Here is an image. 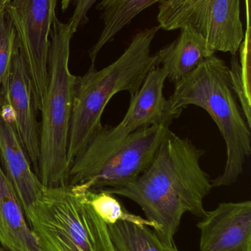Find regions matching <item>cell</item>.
Listing matches in <instances>:
<instances>
[{
  "mask_svg": "<svg viewBox=\"0 0 251 251\" xmlns=\"http://www.w3.org/2000/svg\"><path fill=\"white\" fill-rule=\"evenodd\" d=\"M159 25L135 34L122 55L101 70L91 63L86 73L77 77L68 140L69 168L94 135L103 128L101 118L108 103L119 92L133 97L153 68L159 66L151 44Z\"/></svg>",
  "mask_w": 251,
  "mask_h": 251,
  "instance_id": "obj_2",
  "label": "cell"
},
{
  "mask_svg": "<svg viewBox=\"0 0 251 251\" xmlns=\"http://www.w3.org/2000/svg\"><path fill=\"white\" fill-rule=\"evenodd\" d=\"M16 44V35L5 9L0 8V88L7 80Z\"/></svg>",
  "mask_w": 251,
  "mask_h": 251,
  "instance_id": "obj_19",
  "label": "cell"
},
{
  "mask_svg": "<svg viewBox=\"0 0 251 251\" xmlns=\"http://www.w3.org/2000/svg\"><path fill=\"white\" fill-rule=\"evenodd\" d=\"M117 251H180L176 246L165 244L153 230L146 226L119 221L109 226Z\"/></svg>",
  "mask_w": 251,
  "mask_h": 251,
  "instance_id": "obj_16",
  "label": "cell"
},
{
  "mask_svg": "<svg viewBox=\"0 0 251 251\" xmlns=\"http://www.w3.org/2000/svg\"><path fill=\"white\" fill-rule=\"evenodd\" d=\"M165 0H101L97 4V10L101 11L100 18L103 21V27L97 42L88 51L91 63L94 64L102 49L131 23L143 10L156 3Z\"/></svg>",
  "mask_w": 251,
  "mask_h": 251,
  "instance_id": "obj_15",
  "label": "cell"
},
{
  "mask_svg": "<svg viewBox=\"0 0 251 251\" xmlns=\"http://www.w3.org/2000/svg\"><path fill=\"white\" fill-rule=\"evenodd\" d=\"M169 130L103 126L71 164L68 184L97 190L130 185L150 166Z\"/></svg>",
  "mask_w": 251,
  "mask_h": 251,
  "instance_id": "obj_4",
  "label": "cell"
},
{
  "mask_svg": "<svg viewBox=\"0 0 251 251\" xmlns=\"http://www.w3.org/2000/svg\"><path fill=\"white\" fill-rule=\"evenodd\" d=\"M180 29L179 36L156 53L159 66L166 72L167 79L174 84L187 77L215 54L204 37L193 26L186 25Z\"/></svg>",
  "mask_w": 251,
  "mask_h": 251,
  "instance_id": "obj_13",
  "label": "cell"
},
{
  "mask_svg": "<svg viewBox=\"0 0 251 251\" xmlns=\"http://www.w3.org/2000/svg\"><path fill=\"white\" fill-rule=\"evenodd\" d=\"M157 21L166 31L190 25L215 53L237 54L244 39L240 0H165L159 6Z\"/></svg>",
  "mask_w": 251,
  "mask_h": 251,
  "instance_id": "obj_7",
  "label": "cell"
},
{
  "mask_svg": "<svg viewBox=\"0 0 251 251\" xmlns=\"http://www.w3.org/2000/svg\"><path fill=\"white\" fill-rule=\"evenodd\" d=\"M86 187H46L27 215L41 251H117L109 226L93 209Z\"/></svg>",
  "mask_w": 251,
  "mask_h": 251,
  "instance_id": "obj_6",
  "label": "cell"
},
{
  "mask_svg": "<svg viewBox=\"0 0 251 251\" xmlns=\"http://www.w3.org/2000/svg\"><path fill=\"white\" fill-rule=\"evenodd\" d=\"M204 153L191 140L169 130L153 162L135 181L104 190L135 202L146 219L156 226L160 240L175 246L174 237L184 214L201 218L206 212L203 201L213 187L200 165Z\"/></svg>",
  "mask_w": 251,
  "mask_h": 251,
  "instance_id": "obj_1",
  "label": "cell"
},
{
  "mask_svg": "<svg viewBox=\"0 0 251 251\" xmlns=\"http://www.w3.org/2000/svg\"><path fill=\"white\" fill-rule=\"evenodd\" d=\"M0 251H6L5 250H4V249H3L2 247H1V246H0Z\"/></svg>",
  "mask_w": 251,
  "mask_h": 251,
  "instance_id": "obj_22",
  "label": "cell"
},
{
  "mask_svg": "<svg viewBox=\"0 0 251 251\" xmlns=\"http://www.w3.org/2000/svg\"><path fill=\"white\" fill-rule=\"evenodd\" d=\"M69 24L55 19L50 35L48 84L40 112L39 178L46 187L67 185L68 140L77 77L69 69Z\"/></svg>",
  "mask_w": 251,
  "mask_h": 251,
  "instance_id": "obj_5",
  "label": "cell"
},
{
  "mask_svg": "<svg viewBox=\"0 0 251 251\" xmlns=\"http://www.w3.org/2000/svg\"><path fill=\"white\" fill-rule=\"evenodd\" d=\"M0 99L13 116L16 132L28 153L31 165L39 177L40 125L33 88L23 54L16 44L7 80L0 88Z\"/></svg>",
  "mask_w": 251,
  "mask_h": 251,
  "instance_id": "obj_9",
  "label": "cell"
},
{
  "mask_svg": "<svg viewBox=\"0 0 251 251\" xmlns=\"http://www.w3.org/2000/svg\"><path fill=\"white\" fill-rule=\"evenodd\" d=\"M11 0H0V8H4Z\"/></svg>",
  "mask_w": 251,
  "mask_h": 251,
  "instance_id": "obj_21",
  "label": "cell"
},
{
  "mask_svg": "<svg viewBox=\"0 0 251 251\" xmlns=\"http://www.w3.org/2000/svg\"><path fill=\"white\" fill-rule=\"evenodd\" d=\"M85 195L93 209L108 226L113 225L119 221L132 223L137 225L146 226L156 231V226L146 218L128 212L114 195L104 190H93L86 187Z\"/></svg>",
  "mask_w": 251,
  "mask_h": 251,
  "instance_id": "obj_18",
  "label": "cell"
},
{
  "mask_svg": "<svg viewBox=\"0 0 251 251\" xmlns=\"http://www.w3.org/2000/svg\"><path fill=\"white\" fill-rule=\"evenodd\" d=\"M0 246L7 251H41L14 189L0 163Z\"/></svg>",
  "mask_w": 251,
  "mask_h": 251,
  "instance_id": "obj_14",
  "label": "cell"
},
{
  "mask_svg": "<svg viewBox=\"0 0 251 251\" xmlns=\"http://www.w3.org/2000/svg\"><path fill=\"white\" fill-rule=\"evenodd\" d=\"M197 226L200 251H251V201L221 203Z\"/></svg>",
  "mask_w": 251,
  "mask_h": 251,
  "instance_id": "obj_11",
  "label": "cell"
},
{
  "mask_svg": "<svg viewBox=\"0 0 251 251\" xmlns=\"http://www.w3.org/2000/svg\"><path fill=\"white\" fill-rule=\"evenodd\" d=\"M167 75L163 68L156 66L147 74L139 91L131 97L129 107L121 128L128 132L152 126L169 128L182 113L164 95Z\"/></svg>",
  "mask_w": 251,
  "mask_h": 251,
  "instance_id": "obj_12",
  "label": "cell"
},
{
  "mask_svg": "<svg viewBox=\"0 0 251 251\" xmlns=\"http://www.w3.org/2000/svg\"><path fill=\"white\" fill-rule=\"evenodd\" d=\"M0 163L26 217L41 200L46 187L34 171L16 132L11 112L1 99Z\"/></svg>",
  "mask_w": 251,
  "mask_h": 251,
  "instance_id": "obj_10",
  "label": "cell"
},
{
  "mask_svg": "<svg viewBox=\"0 0 251 251\" xmlns=\"http://www.w3.org/2000/svg\"><path fill=\"white\" fill-rule=\"evenodd\" d=\"M57 0H11L5 6L31 78L38 111L48 84L50 35Z\"/></svg>",
  "mask_w": 251,
  "mask_h": 251,
  "instance_id": "obj_8",
  "label": "cell"
},
{
  "mask_svg": "<svg viewBox=\"0 0 251 251\" xmlns=\"http://www.w3.org/2000/svg\"><path fill=\"white\" fill-rule=\"evenodd\" d=\"M97 0H60L61 10L66 11L71 4L74 5V11L70 19L67 22L75 34L81 26H84L88 21V13Z\"/></svg>",
  "mask_w": 251,
  "mask_h": 251,
  "instance_id": "obj_20",
  "label": "cell"
},
{
  "mask_svg": "<svg viewBox=\"0 0 251 251\" xmlns=\"http://www.w3.org/2000/svg\"><path fill=\"white\" fill-rule=\"evenodd\" d=\"M169 100L176 108L195 105L209 113L221 131L227 151L223 173L212 179V187L234 184L251 156V127L237 101L225 61L215 54L206 59L187 77L175 83Z\"/></svg>",
  "mask_w": 251,
  "mask_h": 251,
  "instance_id": "obj_3",
  "label": "cell"
},
{
  "mask_svg": "<svg viewBox=\"0 0 251 251\" xmlns=\"http://www.w3.org/2000/svg\"><path fill=\"white\" fill-rule=\"evenodd\" d=\"M246 36L240 46V58L237 54L232 55L230 70V79L240 101L243 115L248 125L251 127V39L249 16Z\"/></svg>",
  "mask_w": 251,
  "mask_h": 251,
  "instance_id": "obj_17",
  "label": "cell"
}]
</instances>
